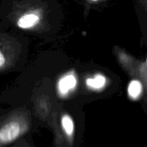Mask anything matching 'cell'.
I'll use <instances>...</instances> for the list:
<instances>
[{
	"label": "cell",
	"mask_w": 147,
	"mask_h": 147,
	"mask_svg": "<svg viewBox=\"0 0 147 147\" xmlns=\"http://www.w3.org/2000/svg\"><path fill=\"white\" fill-rule=\"evenodd\" d=\"M76 85V79L73 75H67L61 79L59 82L58 88L60 93L66 94L71 89L74 88Z\"/></svg>",
	"instance_id": "cell-2"
},
{
	"label": "cell",
	"mask_w": 147,
	"mask_h": 147,
	"mask_svg": "<svg viewBox=\"0 0 147 147\" xmlns=\"http://www.w3.org/2000/svg\"><path fill=\"white\" fill-rule=\"evenodd\" d=\"M146 64H147V58H146Z\"/></svg>",
	"instance_id": "cell-9"
},
{
	"label": "cell",
	"mask_w": 147,
	"mask_h": 147,
	"mask_svg": "<svg viewBox=\"0 0 147 147\" xmlns=\"http://www.w3.org/2000/svg\"><path fill=\"white\" fill-rule=\"evenodd\" d=\"M4 63H5V58H4L3 53H0V67H2Z\"/></svg>",
	"instance_id": "cell-7"
},
{
	"label": "cell",
	"mask_w": 147,
	"mask_h": 147,
	"mask_svg": "<svg viewBox=\"0 0 147 147\" xmlns=\"http://www.w3.org/2000/svg\"><path fill=\"white\" fill-rule=\"evenodd\" d=\"M21 126L17 121H10L6 123L0 130L1 146H5L17 139L22 134Z\"/></svg>",
	"instance_id": "cell-1"
},
{
	"label": "cell",
	"mask_w": 147,
	"mask_h": 147,
	"mask_svg": "<svg viewBox=\"0 0 147 147\" xmlns=\"http://www.w3.org/2000/svg\"><path fill=\"white\" fill-rule=\"evenodd\" d=\"M142 91V85L140 81L137 80H132L129 83L128 92L132 98H137Z\"/></svg>",
	"instance_id": "cell-5"
},
{
	"label": "cell",
	"mask_w": 147,
	"mask_h": 147,
	"mask_svg": "<svg viewBox=\"0 0 147 147\" xmlns=\"http://www.w3.org/2000/svg\"><path fill=\"white\" fill-rule=\"evenodd\" d=\"M106 83V78L102 75H96L93 78H88L86 83L89 87L93 88H101L103 87Z\"/></svg>",
	"instance_id": "cell-6"
},
{
	"label": "cell",
	"mask_w": 147,
	"mask_h": 147,
	"mask_svg": "<svg viewBox=\"0 0 147 147\" xmlns=\"http://www.w3.org/2000/svg\"><path fill=\"white\" fill-rule=\"evenodd\" d=\"M90 1H98V0H90Z\"/></svg>",
	"instance_id": "cell-8"
},
{
	"label": "cell",
	"mask_w": 147,
	"mask_h": 147,
	"mask_svg": "<svg viewBox=\"0 0 147 147\" xmlns=\"http://www.w3.org/2000/svg\"><path fill=\"white\" fill-rule=\"evenodd\" d=\"M62 126L65 133L68 138H71L74 132V124L71 118L67 115H65L62 118Z\"/></svg>",
	"instance_id": "cell-4"
},
{
	"label": "cell",
	"mask_w": 147,
	"mask_h": 147,
	"mask_svg": "<svg viewBox=\"0 0 147 147\" xmlns=\"http://www.w3.org/2000/svg\"><path fill=\"white\" fill-rule=\"evenodd\" d=\"M39 21H40V18L36 14H25L19 19L17 24L20 28L29 29L35 26L39 22Z\"/></svg>",
	"instance_id": "cell-3"
}]
</instances>
